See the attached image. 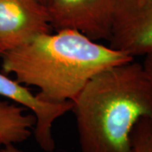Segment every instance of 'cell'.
Returning a JSON list of instances; mask_svg holds the SVG:
<instances>
[{
	"instance_id": "cell-1",
	"label": "cell",
	"mask_w": 152,
	"mask_h": 152,
	"mask_svg": "<svg viewBox=\"0 0 152 152\" xmlns=\"http://www.w3.org/2000/svg\"><path fill=\"white\" fill-rule=\"evenodd\" d=\"M1 57L4 74L52 103L72 102L99 72L134 59L71 30L42 34Z\"/></svg>"
},
{
	"instance_id": "cell-2",
	"label": "cell",
	"mask_w": 152,
	"mask_h": 152,
	"mask_svg": "<svg viewBox=\"0 0 152 152\" xmlns=\"http://www.w3.org/2000/svg\"><path fill=\"white\" fill-rule=\"evenodd\" d=\"M81 152H131V134L152 118V87L134 59L92 77L72 102Z\"/></svg>"
},
{
	"instance_id": "cell-3",
	"label": "cell",
	"mask_w": 152,
	"mask_h": 152,
	"mask_svg": "<svg viewBox=\"0 0 152 152\" xmlns=\"http://www.w3.org/2000/svg\"><path fill=\"white\" fill-rule=\"evenodd\" d=\"M116 0H48L51 27L71 30L91 40L108 41Z\"/></svg>"
},
{
	"instance_id": "cell-4",
	"label": "cell",
	"mask_w": 152,
	"mask_h": 152,
	"mask_svg": "<svg viewBox=\"0 0 152 152\" xmlns=\"http://www.w3.org/2000/svg\"><path fill=\"white\" fill-rule=\"evenodd\" d=\"M108 42L133 58L152 52V0H116Z\"/></svg>"
},
{
	"instance_id": "cell-5",
	"label": "cell",
	"mask_w": 152,
	"mask_h": 152,
	"mask_svg": "<svg viewBox=\"0 0 152 152\" xmlns=\"http://www.w3.org/2000/svg\"><path fill=\"white\" fill-rule=\"evenodd\" d=\"M51 28L47 7L39 0H0V56Z\"/></svg>"
},
{
	"instance_id": "cell-6",
	"label": "cell",
	"mask_w": 152,
	"mask_h": 152,
	"mask_svg": "<svg viewBox=\"0 0 152 152\" xmlns=\"http://www.w3.org/2000/svg\"><path fill=\"white\" fill-rule=\"evenodd\" d=\"M0 96L31 112L36 118L33 129L35 140L45 152H53L56 148L53 126L56 120L71 112L70 102L63 103L48 102L32 93L27 86L0 72Z\"/></svg>"
},
{
	"instance_id": "cell-7",
	"label": "cell",
	"mask_w": 152,
	"mask_h": 152,
	"mask_svg": "<svg viewBox=\"0 0 152 152\" xmlns=\"http://www.w3.org/2000/svg\"><path fill=\"white\" fill-rule=\"evenodd\" d=\"M36 124L32 113L13 102L0 101V142L2 145H16L31 136Z\"/></svg>"
},
{
	"instance_id": "cell-8",
	"label": "cell",
	"mask_w": 152,
	"mask_h": 152,
	"mask_svg": "<svg viewBox=\"0 0 152 152\" xmlns=\"http://www.w3.org/2000/svg\"><path fill=\"white\" fill-rule=\"evenodd\" d=\"M131 152H152V118L143 117L131 134Z\"/></svg>"
},
{
	"instance_id": "cell-9",
	"label": "cell",
	"mask_w": 152,
	"mask_h": 152,
	"mask_svg": "<svg viewBox=\"0 0 152 152\" xmlns=\"http://www.w3.org/2000/svg\"><path fill=\"white\" fill-rule=\"evenodd\" d=\"M143 57L144 60L141 64L142 68L152 87V52L148 53Z\"/></svg>"
},
{
	"instance_id": "cell-10",
	"label": "cell",
	"mask_w": 152,
	"mask_h": 152,
	"mask_svg": "<svg viewBox=\"0 0 152 152\" xmlns=\"http://www.w3.org/2000/svg\"><path fill=\"white\" fill-rule=\"evenodd\" d=\"M0 152H23L20 150L15 146V145H9L4 146L3 149H0Z\"/></svg>"
},
{
	"instance_id": "cell-11",
	"label": "cell",
	"mask_w": 152,
	"mask_h": 152,
	"mask_svg": "<svg viewBox=\"0 0 152 152\" xmlns=\"http://www.w3.org/2000/svg\"><path fill=\"white\" fill-rule=\"evenodd\" d=\"M41 3H42L43 4H45L46 5V4H47V2H48V0H39Z\"/></svg>"
},
{
	"instance_id": "cell-12",
	"label": "cell",
	"mask_w": 152,
	"mask_h": 152,
	"mask_svg": "<svg viewBox=\"0 0 152 152\" xmlns=\"http://www.w3.org/2000/svg\"><path fill=\"white\" fill-rule=\"evenodd\" d=\"M1 146H2V144H1V142H0V148H1Z\"/></svg>"
}]
</instances>
